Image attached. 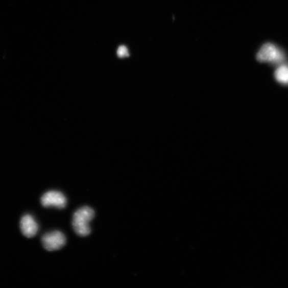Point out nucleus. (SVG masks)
Listing matches in <instances>:
<instances>
[{"label": "nucleus", "mask_w": 288, "mask_h": 288, "mask_svg": "<svg viewBox=\"0 0 288 288\" xmlns=\"http://www.w3.org/2000/svg\"><path fill=\"white\" fill-rule=\"evenodd\" d=\"M256 58L259 62L268 63L278 66L285 62L286 54L278 45L268 42L260 47L257 54Z\"/></svg>", "instance_id": "obj_1"}, {"label": "nucleus", "mask_w": 288, "mask_h": 288, "mask_svg": "<svg viewBox=\"0 0 288 288\" xmlns=\"http://www.w3.org/2000/svg\"><path fill=\"white\" fill-rule=\"evenodd\" d=\"M94 212L89 207H83L77 210L74 214V229L80 236H86L91 232L90 222L94 218Z\"/></svg>", "instance_id": "obj_2"}, {"label": "nucleus", "mask_w": 288, "mask_h": 288, "mask_svg": "<svg viewBox=\"0 0 288 288\" xmlns=\"http://www.w3.org/2000/svg\"><path fill=\"white\" fill-rule=\"evenodd\" d=\"M41 242L46 250L53 251L62 248L66 244V239L62 232L55 231L45 234L42 237Z\"/></svg>", "instance_id": "obj_3"}, {"label": "nucleus", "mask_w": 288, "mask_h": 288, "mask_svg": "<svg viewBox=\"0 0 288 288\" xmlns=\"http://www.w3.org/2000/svg\"><path fill=\"white\" fill-rule=\"evenodd\" d=\"M42 205L46 208L55 207L58 209L64 208L67 204V199L62 192L57 190L47 191L41 199Z\"/></svg>", "instance_id": "obj_4"}, {"label": "nucleus", "mask_w": 288, "mask_h": 288, "mask_svg": "<svg viewBox=\"0 0 288 288\" xmlns=\"http://www.w3.org/2000/svg\"><path fill=\"white\" fill-rule=\"evenodd\" d=\"M20 230L22 234L31 238L37 234L39 226L37 222L30 214L23 215L20 223Z\"/></svg>", "instance_id": "obj_5"}, {"label": "nucleus", "mask_w": 288, "mask_h": 288, "mask_svg": "<svg viewBox=\"0 0 288 288\" xmlns=\"http://www.w3.org/2000/svg\"><path fill=\"white\" fill-rule=\"evenodd\" d=\"M274 77L279 83L288 85V64L284 62L278 65L274 72Z\"/></svg>", "instance_id": "obj_6"}, {"label": "nucleus", "mask_w": 288, "mask_h": 288, "mask_svg": "<svg viewBox=\"0 0 288 288\" xmlns=\"http://www.w3.org/2000/svg\"><path fill=\"white\" fill-rule=\"evenodd\" d=\"M117 54L120 58H123L129 56L128 50L125 45L120 46L117 50Z\"/></svg>", "instance_id": "obj_7"}]
</instances>
